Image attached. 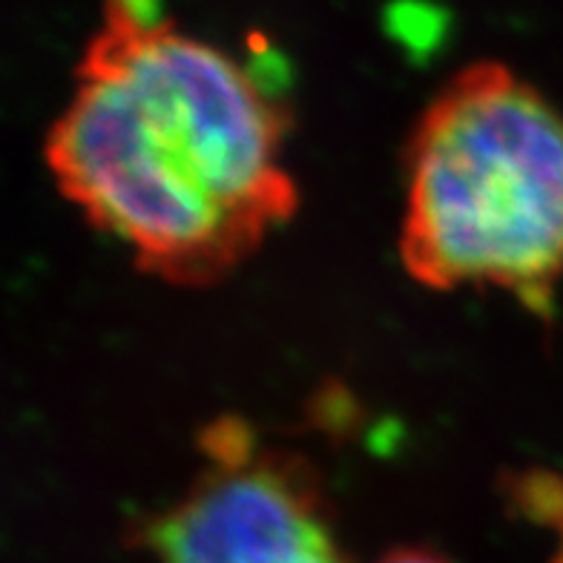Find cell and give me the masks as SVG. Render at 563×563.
<instances>
[{"instance_id":"obj_1","label":"cell","mask_w":563,"mask_h":563,"mask_svg":"<svg viewBox=\"0 0 563 563\" xmlns=\"http://www.w3.org/2000/svg\"><path fill=\"white\" fill-rule=\"evenodd\" d=\"M282 133L285 115L239 60L153 3L112 0L44 153L60 194L141 271L208 285L297 208Z\"/></svg>"},{"instance_id":"obj_2","label":"cell","mask_w":563,"mask_h":563,"mask_svg":"<svg viewBox=\"0 0 563 563\" xmlns=\"http://www.w3.org/2000/svg\"><path fill=\"white\" fill-rule=\"evenodd\" d=\"M400 260L429 288L495 285L547 319L563 274V112L500 60L449 75L406 147Z\"/></svg>"},{"instance_id":"obj_3","label":"cell","mask_w":563,"mask_h":563,"mask_svg":"<svg viewBox=\"0 0 563 563\" xmlns=\"http://www.w3.org/2000/svg\"><path fill=\"white\" fill-rule=\"evenodd\" d=\"M199 445L205 466L144 527L162 563H349L308 460L262 445L239 417L208 422Z\"/></svg>"},{"instance_id":"obj_4","label":"cell","mask_w":563,"mask_h":563,"mask_svg":"<svg viewBox=\"0 0 563 563\" xmlns=\"http://www.w3.org/2000/svg\"><path fill=\"white\" fill-rule=\"evenodd\" d=\"M543 520H547V523H552V527H558V532H561V538H558L555 555H552V563H563V477L558 481L555 495H552V500H549Z\"/></svg>"},{"instance_id":"obj_5","label":"cell","mask_w":563,"mask_h":563,"mask_svg":"<svg viewBox=\"0 0 563 563\" xmlns=\"http://www.w3.org/2000/svg\"><path fill=\"white\" fill-rule=\"evenodd\" d=\"M377 563H449L445 558L434 555L429 549H420V547H406V549H394L388 555L379 558Z\"/></svg>"}]
</instances>
